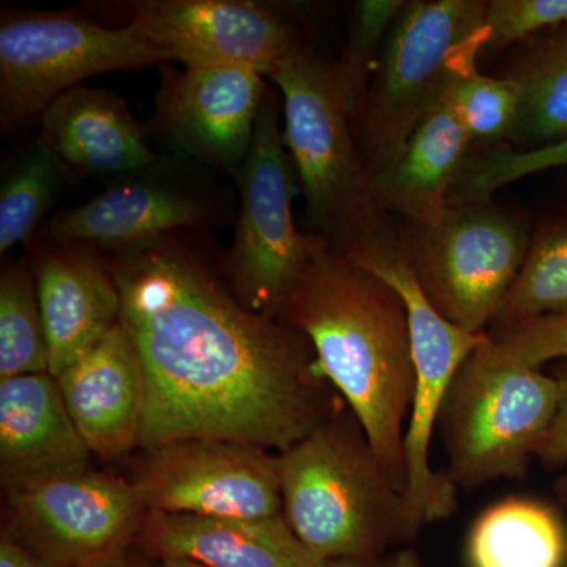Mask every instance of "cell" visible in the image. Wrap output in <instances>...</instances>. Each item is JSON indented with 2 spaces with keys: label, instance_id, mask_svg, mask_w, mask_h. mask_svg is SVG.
I'll use <instances>...</instances> for the list:
<instances>
[{
  "label": "cell",
  "instance_id": "6da1fadb",
  "mask_svg": "<svg viewBox=\"0 0 567 567\" xmlns=\"http://www.w3.org/2000/svg\"><path fill=\"white\" fill-rule=\"evenodd\" d=\"M104 259L144 372V450L229 440L284 453L327 420L308 339L246 308L175 235Z\"/></svg>",
  "mask_w": 567,
  "mask_h": 567
},
{
  "label": "cell",
  "instance_id": "7a4b0ae2",
  "mask_svg": "<svg viewBox=\"0 0 567 567\" xmlns=\"http://www.w3.org/2000/svg\"><path fill=\"white\" fill-rule=\"evenodd\" d=\"M281 316L308 339L320 374L338 388L386 475L404 492L415 363L401 295L312 235L311 259Z\"/></svg>",
  "mask_w": 567,
  "mask_h": 567
},
{
  "label": "cell",
  "instance_id": "3957f363",
  "mask_svg": "<svg viewBox=\"0 0 567 567\" xmlns=\"http://www.w3.org/2000/svg\"><path fill=\"white\" fill-rule=\"evenodd\" d=\"M282 516L323 561L390 554L421 525L357 417H327L278 454Z\"/></svg>",
  "mask_w": 567,
  "mask_h": 567
},
{
  "label": "cell",
  "instance_id": "277c9868",
  "mask_svg": "<svg viewBox=\"0 0 567 567\" xmlns=\"http://www.w3.org/2000/svg\"><path fill=\"white\" fill-rule=\"evenodd\" d=\"M282 95L284 142L306 200L311 235L336 248L379 226L371 177L331 63L298 43L270 73Z\"/></svg>",
  "mask_w": 567,
  "mask_h": 567
},
{
  "label": "cell",
  "instance_id": "5b68a950",
  "mask_svg": "<svg viewBox=\"0 0 567 567\" xmlns=\"http://www.w3.org/2000/svg\"><path fill=\"white\" fill-rule=\"evenodd\" d=\"M486 2L415 0L395 21L371 84L352 114L369 177L385 169L445 95L466 51L486 50Z\"/></svg>",
  "mask_w": 567,
  "mask_h": 567
},
{
  "label": "cell",
  "instance_id": "8992f818",
  "mask_svg": "<svg viewBox=\"0 0 567 567\" xmlns=\"http://www.w3.org/2000/svg\"><path fill=\"white\" fill-rule=\"evenodd\" d=\"M486 339L458 369L436 425L456 487L524 476L557 416L555 375L496 360Z\"/></svg>",
  "mask_w": 567,
  "mask_h": 567
},
{
  "label": "cell",
  "instance_id": "52a82bcc",
  "mask_svg": "<svg viewBox=\"0 0 567 567\" xmlns=\"http://www.w3.org/2000/svg\"><path fill=\"white\" fill-rule=\"evenodd\" d=\"M341 251L350 262L390 284L404 300L415 363V391L405 429L404 496L410 513L424 527L456 513L457 487L432 466V439L458 369L487 333H468L436 311L417 282L405 245L386 235L380 224Z\"/></svg>",
  "mask_w": 567,
  "mask_h": 567
},
{
  "label": "cell",
  "instance_id": "ba28073f",
  "mask_svg": "<svg viewBox=\"0 0 567 567\" xmlns=\"http://www.w3.org/2000/svg\"><path fill=\"white\" fill-rule=\"evenodd\" d=\"M281 110L278 93L268 87L251 148L234 173L240 212L226 259L238 300L271 319L282 315L312 251V235L301 234L293 219L297 173L284 142Z\"/></svg>",
  "mask_w": 567,
  "mask_h": 567
},
{
  "label": "cell",
  "instance_id": "9c48e42d",
  "mask_svg": "<svg viewBox=\"0 0 567 567\" xmlns=\"http://www.w3.org/2000/svg\"><path fill=\"white\" fill-rule=\"evenodd\" d=\"M167 62L166 51L128 28L73 13L7 11L0 21L2 132L41 117L62 93L96 74Z\"/></svg>",
  "mask_w": 567,
  "mask_h": 567
},
{
  "label": "cell",
  "instance_id": "30bf717a",
  "mask_svg": "<svg viewBox=\"0 0 567 567\" xmlns=\"http://www.w3.org/2000/svg\"><path fill=\"white\" fill-rule=\"evenodd\" d=\"M532 245L527 224L488 203L450 205L413 226L405 249L432 306L472 334L487 333Z\"/></svg>",
  "mask_w": 567,
  "mask_h": 567
},
{
  "label": "cell",
  "instance_id": "8fae6325",
  "mask_svg": "<svg viewBox=\"0 0 567 567\" xmlns=\"http://www.w3.org/2000/svg\"><path fill=\"white\" fill-rule=\"evenodd\" d=\"M7 532L59 567L128 551L147 514L132 481L91 468L7 492Z\"/></svg>",
  "mask_w": 567,
  "mask_h": 567
},
{
  "label": "cell",
  "instance_id": "7c38bea8",
  "mask_svg": "<svg viewBox=\"0 0 567 567\" xmlns=\"http://www.w3.org/2000/svg\"><path fill=\"white\" fill-rule=\"evenodd\" d=\"M132 483L153 513L227 518L281 516L278 456L229 440L145 450Z\"/></svg>",
  "mask_w": 567,
  "mask_h": 567
},
{
  "label": "cell",
  "instance_id": "4fadbf2b",
  "mask_svg": "<svg viewBox=\"0 0 567 567\" xmlns=\"http://www.w3.org/2000/svg\"><path fill=\"white\" fill-rule=\"evenodd\" d=\"M123 28L186 69L241 66L267 78L301 43L278 10L249 0H142L130 3Z\"/></svg>",
  "mask_w": 567,
  "mask_h": 567
},
{
  "label": "cell",
  "instance_id": "5bb4252c",
  "mask_svg": "<svg viewBox=\"0 0 567 567\" xmlns=\"http://www.w3.org/2000/svg\"><path fill=\"white\" fill-rule=\"evenodd\" d=\"M162 66L159 132L186 158L235 173L251 148L268 91L264 74L241 66Z\"/></svg>",
  "mask_w": 567,
  "mask_h": 567
},
{
  "label": "cell",
  "instance_id": "9a60e30c",
  "mask_svg": "<svg viewBox=\"0 0 567 567\" xmlns=\"http://www.w3.org/2000/svg\"><path fill=\"white\" fill-rule=\"evenodd\" d=\"M31 265L50 350V374L59 377L121 322V293L106 259L93 246L32 245Z\"/></svg>",
  "mask_w": 567,
  "mask_h": 567
},
{
  "label": "cell",
  "instance_id": "2e32d148",
  "mask_svg": "<svg viewBox=\"0 0 567 567\" xmlns=\"http://www.w3.org/2000/svg\"><path fill=\"white\" fill-rule=\"evenodd\" d=\"M84 442L50 372L0 380V480L6 492L89 470Z\"/></svg>",
  "mask_w": 567,
  "mask_h": 567
},
{
  "label": "cell",
  "instance_id": "e0dca14e",
  "mask_svg": "<svg viewBox=\"0 0 567 567\" xmlns=\"http://www.w3.org/2000/svg\"><path fill=\"white\" fill-rule=\"evenodd\" d=\"M63 401L92 454L117 457L140 445L144 372L122 322L55 377Z\"/></svg>",
  "mask_w": 567,
  "mask_h": 567
},
{
  "label": "cell",
  "instance_id": "ac0fdd59",
  "mask_svg": "<svg viewBox=\"0 0 567 567\" xmlns=\"http://www.w3.org/2000/svg\"><path fill=\"white\" fill-rule=\"evenodd\" d=\"M212 219L207 200L196 194L155 182L111 186L89 203L59 213L43 229L58 244H81L110 256L151 248L181 229Z\"/></svg>",
  "mask_w": 567,
  "mask_h": 567
},
{
  "label": "cell",
  "instance_id": "d6986e66",
  "mask_svg": "<svg viewBox=\"0 0 567 567\" xmlns=\"http://www.w3.org/2000/svg\"><path fill=\"white\" fill-rule=\"evenodd\" d=\"M40 121L39 140L65 177H128L159 162L144 126L114 92L78 85L55 99Z\"/></svg>",
  "mask_w": 567,
  "mask_h": 567
},
{
  "label": "cell",
  "instance_id": "ffe728a7",
  "mask_svg": "<svg viewBox=\"0 0 567 567\" xmlns=\"http://www.w3.org/2000/svg\"><path fill=\"white\" fill-rule=\"evenodd\" d=\"M137 540L158 559L204 567H323L281 516L227 518L147 511Z\"/></svg>",
  "mask_w": 567,
  "mask_h": 567
},
{
  "label": "cell",
  "instance_id": "44dd1931",
  "mask_svg": "<svg viewBox=\"0 0 567 567\" xmlns=\"http://www.w3.org/2000/svg\"><path fill=\"white\" fill-rule=\"evenodd\" d=\"M472 137L456 111L440 100L385 169L371 178L377 212H394L413 226L436 221L464 171Z\"/></svg>",
  "mask_w": 567,
  "mask_h": 567
},
{
  "label": "cell",
  "instance_id": "7402d4cb",
  "mask_svg": "<svg viewBox=\"0 0 567 567\" xmlns=\"http://www.w3.org/2000/svg\"><path fill=\"white\" fill-rule=\"evenodd\" d=\"M466 550L470 567H563L567 537L554 511L514 496L476 518Z\"/></svg>",
  "mask_w": 567,
  "mask_h": 567
},
{
  "label": "cell",
  "instance_id": "603a6c76",
  "mask_svg": "<svg viewBox=\"0 0 567 567\" xmlns=\"http://www.w3.org/2000/svg\"><path fill=\"white\" fill-rule=\"evenodd\" d=\"M503 76L520 89L522 106L513 140L520 148L567 140V24L520 52Z\"/></svg>",
  "mask_w": 567,
  "mask_h": 567
},
{
  "label": "cell",
  "instance_id": "cb8c5ba5",
  "mask_svg": "<svg viewBox=\"0 0 567 567\" xmlns=\"http://www.w3.org/2000/svg\"><path fill=\"white\" fill-rule=\"evenodd\" d=\"M50 372V350L28 260L0 275V380Z\"/></svg>",
  "mask_w": 567,
  "mask_h": 567
},
{
  "label": "cell",
  "instance_id": "d4e9b609",
  "mask_svg": "<svg viewBox=\"0 0 567 567\" xmlns=\"http://www.w3.org/2000/svg\"><path fill=\"white\" fill-rule=\"evenodd\" d=\"M481 47L466 51L451 74L443 100L464 123L472 141L513 140L520 117V89L506 76H488L477 69Z\"/></svg>",
  "mask_w": 567,
  "mask_h": 567
},
{
  "label": "cell",
  "instance_id": "484cf974",
  "mask_svg": "<svg viewBox=\"0 0 567 567\" xmlns=\"http://www.w3.org/2000/svg\"><path fill=\"white\" fill-rule=\"evenodd\" d=\"M567 315V226H551L529 245L492 330Z\"/></svg>",
  "mask_w": 567,
  "mask_h": 567
},
{
  "label": "cell",
  "instance_id": "4316f807",
  "mask_svg": "<svg viewBox=\"0 0 567 567\" xmlns=\"http://www.w3.org/2000/svg\"><path fill=\"white\" fill-rule=\"evenodd\" d=\"M58 158L40 140L14 164L0 188V254L29 241L51 207L62 178Z\"/></svg>",
  "mask_w": 567,
  "mask_h": 567
},
{
  "label": "cell",
  "instance_id": "83f0119b",
  "mask_svg": "<svg viewBox=\"0 0 567 567\" xmlns=\"http://www.w3.org/2000/svg\"><path fill=\"white\" fill-rule=\"evenodd\" d=\"M405 6L402 0H360L354 3L344 51L339 61L331 63L336 85L350 114L368 91L390 33Z\"/></svg>",
  "mask_w": 567,
  "mask_h": 567
},
{
  "label": "cell",
  "instance_id": "f1b7e54d",
  "mask_svg": "<svg viewBox=\"0 0 567 567\" xmlns=\"http://www.w3.org/2000/svg\"><path fill=\"white\" fill-rule=\"evenodd\" d=\"M567 167V140L532 151H495L466 162L450 205L488 203L503 186L544 171Z\"/></svg>",
  "mask_w": 567,
  "mask_h": 567
},
{
  "label": "cell",
  "instance_id": "f546056e",
  "mask_svg": "<svg viewBox=\"0 0 567 567\" xmlns=\"http://www.w3.org/2000/svg\"><path fill=\"white\" fill-rule=\"evenodd\" d=\"M486 347L503 363L543 368L567 360V315L547 316L487 333Z\"/></svg>",
  "mask_w": 567,
  "mask_h": 567
},
{
  "label": "cell",
  "instance_id": "4dcf8cb0",
  "mask_svg": "<svg viewBox=\"0 0 567 567\" xmlns=\"http://www.w3.org/2000/svg\"><path fill=\"white\" fill-rule=\"evenodd\" d=\"M486 52L550 32L567 24V0H491L486 2Z\"/></svg>",
  "mask_w": 567,
  "mask_h": 567
},
{
  "label": "cell",
  "instance_id": "1f68e13d",
  "mask_svg": "<svg viewBox=\"0 0 567 567\" xmlns=\"http://www.w3.org/2000/svg\"><path fill=\"white\" fill-rule=\"evenodd\" d=\"M563 361L554 374L559 388L557 416L539 451V457L555 465L567 464V360Z\"/></svg>",
  "mask_w": 567,
  "mask_h": 567
},
{
  "label": "cell",
  "instance_id": "d6a6232c",
  "mask_svg": "<svg viewBox=\"0 0 567 567\" xmlns=\"http://www.w3.org/2000/svg\"><path fill=\"white\" fill-rule=\"evenodd\" d=\"M0 567H59L20 543L9 532L0 537Z\"/></svg>",
  "mask_w": 567,
  "mask_h": 567
},
{
  "label": "cell",
  "instance_id": "836d02e7",
  "mask_svg": "<svg viewBox=\"0 0 567 567\" xmlns=\"http://www.w3.org/2000/svg\"><path fill=\"white\" fill-rule=\"evenodd\" d=\"M323 567H424L415 551L398 548L390 554L371 558L331 559Z\"/></svg>",
  "mask_w": 567,
  "mask_h": 567
},
{
  "label": "cell",
  "instance_id": "e575fe53",
  "mask_svg": "<svg viewBox=\"0 0 567 567\" xmlns=\"http://www.w3.org/2000/svg\"><path fill=\"white\" fill-rule=\"evenodd\" d=\"M84 567H147L140 559L133 558L128 551H123L115 557L104 558L102 561L92 563V565Z\"/></svg>",
  "mask_w": 567,
  "mask_h": 567
},
{
  "label": "cell",
  "instance_id": "d590c367",
  "mask_svg": "<svg viewBox=\"0 0 567 567\" xmlns=\"http://www.w3.org/2000/svg\"><path fill=\"white\" fill-rule=\"evenodd\" d=\"M156 567H204L186 559H162Z\"/></svg>",
  "mask_w": 567,
  "mask_h": 567
}]
</instances>
